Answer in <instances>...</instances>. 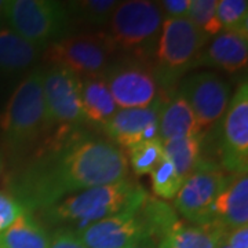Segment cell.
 <instances>
[{"label":"cell","instance_id":"8fae6325","mask_svg":"<svg viewBox=\"0 0 248 248\" xmlns=\"http://www.w3.org/2000/svg\"><path fill=\"white\" fill-rule=\"evenodd\" d=\"M43 94L48 127L63 130L86 123L81 107V78L61 66H50L43 75Z\"/></svg>","mask_w":248,"mask_h":248},{"label":"cell","instance_id":"44dd1931","mask_svg":"<svg viewBox=\"0 0 248 248\" xmlns=\"http://www.w3.org/2000/svg\"><path fill=\"white\" fill-rule=\"evenodd\" d=\"M225 232L210 225H187L178 221L163 243L170 248H218Z\"/></svg>","mask_w":248,"mask_h":248},{"label":"cell","instance_id":"1f68e13d","mask_svg":"<svg viewBox=\"0 0 248 248\" xmlns=\"http://www.w3.org/2000/svg\"><path fill=\"white\" fill-rule=\"evenodd\" d=\"M3 6H4V1L0 0V28L4 25V18H3Z\"/></svg>","mask_w":248,"mask_h":248},{"label":"cell","instance_id":"7402d4cb","mask_svg":"<svg viewBox=\"0 0 248 248\" xmlns=\"http://www.w3.org/2000/svg\"><path fill=\"white\" fill-rule=\"evenodd\" d=\"M163 151L166 157L175 166L178 174L185 179L200 161L202 145H203V135L202 133L174 138L163 141Z\"/></svg>","mask_w":248,"mask_h":248},{"label":"cell","instance_id":"836d02e7","mask_svg":"<svg viewBox=\"0 0 248 248\" xmlns=\"http://www.w3.org/2000/svg\"><path fill=\"white\" fill-rule=\"evenodd\" d=\"M128 248H152L151 246H148V244H138V246H133V247H128Z\"/></svg>","mask_w":248,"mask_h":248},{"label":"cell","instance_id":"9a60e30c","mask_svg":"<svg viewBox=\"0 0 248 248\" xmlns=\"http://www.w3.org/2000/svg\"><path fill=\"white\" fill-rule=\"evenodd\" d=\"M247 222L248 175L241 172L231 177L228 186L218 196L208 217V225L228 232L247 226Z\"/></svg>","mask_w":248,"mask_h":248},{"label":"cell","instance_id":"d590c367","mask_svg":"<svg viewBox=\"0 0 248 248\" xmlns=\"http://www.w3.org/2000/svg\"><path fill=\"white\" fill-rule=\"evenodd\" d=\"M218 248H229V247H228V246H225V244H222V243H221V244H219V247H218Z\"/></svg>","mask_w":248,"mask_h":248},{"label":"cell","instance_id":"8992f818","mask_svg":"<svg viewBox=\"0 0 248 248\" xmlns=\"http://www.w3.org/2000/svg\"><path fill=\"white\" fill-rule=\"evenodd\" d=\"M3 18L6 27L43 50L66 37L73 27L66 6L54 0H7Z\"/></svg>","mask_w":248,"mask_h":248},{"label":"cell","instance_id":"e575fe53","mask_svg":"<svg viewBox=\"0 0 248 248\" xmlns=\"http://www.w3.org/2000/svg\"><path fill=\"white\" fill-rule=\"evenodd\" d=\"M156 248H170V247L166 244V243H163V241H161L159 246H156Z\"/></svg>","mask_w":248,"mask_h":248},{"label":"cell","instance_id":"7a4b0ae2","mask_svg":"<svg viewBox=\"0 0 248 248\" xmlns=\"http://www.w3.org/2000/svg\"><path fill=\"white\" fill-rule=\"evenodd\" d=\"M148 196L143 187L127 178L68 196L42 210V215L51 223H71L78 226L75 231H79L90 223L141 205Z\"/></svg>","mask_w":248,"mask_h":248},{"label":"cell","instance_id":"9c48e42d","mask_svg":"<svg viewBox=\"0 0 248 248\" xmlns=\"http://www.w3.org/2000/svg\"><path fill=\"white\" fill-rule=\"evenodd\" d=\"M142 204L73 232L86 248H128L138 244L151 246L153 240L142 214Z\"/></svg>","mask_w":248,"mask_h":248},{"label":"cell","instance_id":"d6a6232c","mask_svg":"<svg viewBox=\"0 0 248 248\" xmlns=\"http://www.w3.org/2000/svg\"><path fill=\"white\" fill-rule=\"evenodd\" d=\"M3 170H4V159H3V155L0 153V175L3 172Z\"/></svg>","mask_w":248,"mask_h":248},{"label":"cell","instance_id":"2e32d148","mask_svg":"<svg viewBox=\"0 0 248 248\" xmlns=\"http://www.w3.org/2000/svg\"><path fill=\"white\" fill-rule=\"evenodd\" d=\"M248 36L222 31L197 57L195 68L208 66L222 71H241L247 66Z\"/></svg>","mask_w":248,"mask_h":248},{"label":"cell","instance_id":"4dcf8cb0","mask_svg":"<svg viewBox=\"0 0 248 248\" xmlns=\"http://www.w3.org/2000/svg\"><path fill=\"white\" fill-rule=\"evenodd\" d=\"M222 244L229 248H248V226H240L225 232Z\"/></svg>","mask_w":248,"mask_h":248},{"label":"cell","instance_id":"4fadbf2b","mask_svg":"<svg viewBox=\"0 0 248 248\" xmlns=\"http://www.w3.org/2000/svg\"><path fill=\"white\" fill-rule=\"evenodd\" d=\"M221 164L233 175L248 167V84L241 83L223 115Z\"/></svg>","mask_w":248,"mask_h":248},{"label":"cell","instance_id":"4316f807","mask_svg":"<svg viewBox=\"0 0 248 248\" xmlns=\"http://www.w3.org/2000/svg\"><path fill=\"white\" fill-rule=\"evenodd\" d=\"M218 0H190L187 19L207 36H217L222 32V27L217 17Z\"/></svg>","mask_w":248,"mask_h":248},{"label":"cell","instance_id":"52a82bcc","mask_svg":"<svg viewBox=\"0 0 248 248\" xmlns=\"http://www.w3.org/2000/svg\"><path fill=\"white\" fill-rule=\"evenodd\" d=\"M117 48L107 32L66 36L48 45L43 58L51 66H61L78 76H101L110 66Z\"/></svg>","mask_w":248,"mask_h":248},{"label":"cell","instance_id":"ffe728a7","mask_svg":"<svg viewBox=\"0 0 248 248\" xmlns=\"http://www.w3.org/2000/svg\"><path fill=\"white\" fill-rule=\"evenodd\" d=\"M50 237L33 217L25 211L14 223L0 233V248H48Z\"/></svg>","mask_w":248,"mask_h":248},{"label":"cell","instance_id":"5b68a950","mask_svg":"<svg viewBox=\"0 0 248 248\" xmlns=\"http://www.w3.org/2000/svg\"><path fill=\"white\" fill-rule=\"evenodd\" d=\"M210 36L202 32L187 18H166L161 25L155 75L163 90L175 89L179 79L195 69L197 57L208 43Z\"/></svg>","mask_w":248,"mask_h":248},{"label":"cell","instance_id":"7c38bea8","mask_svg":"<svg viewBox=\"0 0 248 248\" xmlns=\"http://www.w3.org/2000/svg\"><path fill=\"white\" fill-rule=\"evenodd\" d=\"M178 95L185 99L200 130L223 117L232 99L231 84L214 72H199L178 83Z\"/></svg>","mask_w":248,"mask_h":248},{"label":"cell","instance_id":"484cf974","mask_svg":"<svg viewBox=\"0 0 248 248\" xmlns=\"http://www.w3.org/2000/svg\"><path fill=\"white\" fill-rule=\"evenodd\" d=\"M151 179L153 193L164 200L175 199L184 182V178L178 174L175 166L166 157V155L151 172Z\"/></svg>","mask_w":248,"mask_h":248},{"label":"cell","instance_id":"cb8c5ba5","mask_svg":"<svg viewBox=\"0 0 248 248\" xmlns=\"http://www.w3.org/2000/svg\"><path fill=\"white\" fill-rule=\"evenodd\" d=\"M127 149H128V160L137 177L151 174L164 157L163 143L159 138L140 142Z\"/></svg>","mask_w":248,"mask_h":248},{"label":"cell","instance_id":"e0dca14e","mask_svg":"<svg viewBox=\"0 0 248 248\" xmlns=\"http://www.w3.org/2000/svg\"><path fill=\"white\" fill-rule=\"evenodd\" d=\"M43 48L31 45L9 27L0 28V75L11 76L35 65Z\"/></svg>","mask_w":248,"mask_h":248},{"label":"cell","instance_id":"83f0119b","mask_svg":"<svg viewBox=\"0 0 248 248\" xmlns=\"http://www.w3.org/2000/svg\"><path fill=\"white\" fill-rule=\"evenodd\" d=\"M27 210L19 203L16 196L10 192L0 190V233L11 226L18 217H21Z\"/></svg>","mask_w":248,"mask_h":248},{"label":"cell","instance_id":"d4e9b609","mask_svg":"<svg viewBox=\"0 0 248 248\" xmlns=\"http://www.w3.org/2000/svg\"><path fill=\"white\" fill-rule=\"evenodd\" d=\"M217 17L222 31L248 36L247 0H221L217 3Z\"/></svg>","mask_w":248,"mask_h":248},{"label":"cell","instance_id":"603a6c76","mask_svg":"<svg viewBox=\"0 0 248 248\" xmlns=\"http://www.w3.org/2000/svg\"><path fill=\"white\" fill-rule=\"evenodd\" d=\"M119 1L116 0H79L65 3L72 24L83 27H107Z\"/></svg>","mask_w":248,"mask_h":248},{"label":"cell","instance_id":"ba28073f","mask_svg":"<svg viewBox=\"0 0 248 248\" xmlns=\"http://www.w3.org/2000/svg\"><path fill=\"white\" fill-rule=\"evenodd\" d=\"M231 177L217 164L200 160L184 179L175 196L174 210L192 225H208V217L218 196L228 186Z\"/></svg>","mask_w":248,"mask_h":248},{"label":"cell","instance_id":"30bf717a","mask_svg":"<svg viewBox=\"0 0 248 248\" xmlns=\"http://www.w3.org/2000/svg\"><path fill=\"white\" fill-rule=\"evenodd\" d=\"M102 76L120 109L146 108L159 98V83L148 62L133 58L112 62Z\"/></svg>","mask_w":248,"mask_h":248},{"label":"cell","instance_id":"d6986e66","mask_svg":"<svg viewBox=\"0 0 248 248\" xmlns=\"http://www.w3.org/2000/svg\"><path fill=\"white\" fill-rule=\"evenodd\" d=\"M81 107L86 122L101 125L119 109L102 75L81 78Z\"/></svg>","mask_w":248,"mask_h":248},{"label":"cell","instance_id":"f1b7e54d","mask_svg":"<svg viewBox=\"0 0 248 248\" xmlns=\"http://www.w3.org/2000/svg\"><path fill=\"white\" fill-rule=\"evenodd\" d=\"M48 248H86L72 229L62 228L55 232Z\"/></svg>","mask_w":248,"mask_h":248},{"label":"cell","instance_id":"f546056e","mask_svg":"<svg viewBox=\"0 0 248 248\" xmlns=\"http://www.w3.org/2000/svg\"><path fill=\"white\" fill-rule=\"evenodd\" d=\"M157 4L167 14V18H186L190 0H163Z\"/></svg>","mask_w":248,"mask_h":248},{"label":"cell","instance_id":"ac0fdd59","mask_svg":"<svg viewBox=\"0 0 248 248\" xmlns=\"http://www.w3.org/2000/svg\"><path fill=\"white\" fill-rule=\"evenodd\" d=\"M199 133H202V130L196 123L195 115L181 95L175 93L170 99L161 102L157 134L160 141L182 138Z\"/></svg>","mask_w":248,"mask_h":248},{"label":"cell","instance_id":"3957f363","mask_svg":"<svg viewBox=\"0 0 248 248\" xmlns=\"http://www.w3.org/2000/svg\"><path fill=\"white\" fill-rule=\"evenodd\" d=\"M42 68L33 69L14 90L0 115V131L11 151L21 152L48 127Z\"/></svg>","mask_w":248,"mask_h":248},{"label":"cell","instance_id":"5bb4252c","mask_svg":"<svg viewBox=\"0 0 248 248\" xmlns=\"http://www.w3.org/2000/svg\"><path fill=\"white\" fill-rule=\"evenodd\" d=\"M163 99L157 98L152 105L134 109H117L102 125L110 141L130 148L140 142L156 140L159 134V115Z\"/></svg>","mask_w":248,"mask_h":248},{"label":"cell","instance_id":"277c9868","mask_svg":"<svg viewBox=\"0 0 248 248\" xmlns=\"http://www.w3.org/2000/svg\"><path fill=\"white\" fill-rule=\"evenodd\" d=\"M163 21V11L156 1H119L108 24L107 33L117 51L130 54L134 60L148 62L146 60L156 53Z\"/></svg>","mask_w":248,"mask_h":248},{"label":"cell","instance_id":"6da1fadb","mask_svg":"<svg viewBox=\"0 0 248 248\" xmlns=\"http://www.w3.org/2000/svg\"><path fill=\"white\" fill-rule=\"evenodd\" d=\"M127 178L128 160L117 145L66 133L18 172L10 193L27 211L33 213L72 193Z\"/></svg>","mask_w":248,"mask_h":248}]
</instances>
